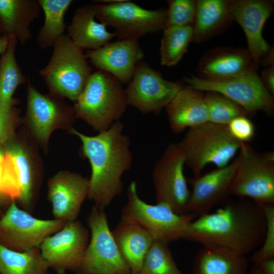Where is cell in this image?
<instances>
[{"label": "cell", "instance_id": "cell-1", "mask_svg": "<svg viewBox=\"0 0 274 274\" xmlns=\"http://www.w3.org/2000/svg\"><path fill=\"white\" fill-rule=\"evenodd\" d=\"M266 230L261 206L249 199L237 198L195 218L184 239L247 255L261 246Z\"/></svg>", "mask_w": 274, "mask_h": 274}, {"label": "cell", "instance_id": "cell-2", "mask_svg": "<svg viewBox=\"0 0 274 274\" xmlns=\"http://www.w3.org/2000/svg\"><path fill=\"white\" fill-rule=\"evenodd\" d=\"M123 130L120 121L95 135H86L73 128L69 130L81 141L82 153L90 164L87 198L101 210L121 194L122 175L132 165L130 140Z\"/></svg>", "mask_w": 274, "mask_h": 274}, {"label": "cell", "instance_id": "cell-3", "mask_svg": "<svg viewBox=\"0 0 274 274\" xmlns=\"http://www.w3.org/2000/svg\"><path fill=\"white\" fill-rule=\"evenodd\" d=\"M74 102L76 118L82 119L98 132L120 121L128 106L122 84L101 70L92 72Z\"/></svg>", "mask_w": 274, "mask_h": 274}, {"label": "cell", "instance_id": "cell-4", "mask_svg": "<svg viewBox=\"0 0 274 274\" xmlns=\"http://www.w3.org/2000/svg\"><path fill=\"white\" fill-rule=\"evenodd\" d=\"M242 143L232 136L227 125L208 122L189 128L177 145L185 165L197 177L209 164L217 168L227 165Z\"/></svg>", "mask_w": 274, "mask_h": 274}, {"label": "cell", "instance_id": "cell-5", "mask_svg": "<svg viewBox=\"0 0 274 274\" xmlns=\"http://www.w3.org/2000/svg\"><path fill=\"white\" fill-rule=\"evenodd\" d=\"M47 64L39 71L49 93L75 102L92 73L83 49L64 34L55 43Z\"/></svg>", "mask_w": 274, "mask_h": 274}, {"label": "cell", "instance_id": "cell-6", "mask_svg": "<svg viewBox=\"0 0 274 274\" xmlns=\"http://www.w3.org/2000/svg\"><path fill=\"white\" fill-rule=\"evenodd\" d=\"M127 196L121 220L140 226L154 240L167 245L184 239L189 225L197 217L192 213L178 214L164 203H147L139 197L135 181L128 186Z\"/></svg>", "mask_w": 274, "mask_h": 274}, {"label": "cell", "instance_id": "cell-7", "mask_svg": "<svg viewBox=\"0 0 274 274\" xmlns=\"http://www.w3.org/2000/svg\"><path fill=\"white\" fill-rule=\"evenodd\" d=\"M229 195L259 204H274V153H260L242 143Z\"/></svg>", "mask_w": 274, "mask_h": 274}, {"label": "cell", "instance_id": "cell-8", "mask_svg": "<svg viewBox=\"0 0 274 274\" xmlns=\"http://www.w3.org/2000/svg\"><path fill=\"white\" fill-rule=\"evenodd\" d=\"M94 4L96 19L115 29L119 40L134 39L163 30L166 9H147L130 1H100Z\"/></svg>", "mask_w": 274, "mask_h": 274}, {"label": "cell", "instance_id": "cell-9", "mask_svg": "<svg viewBox=\"0 0 274 274\" xmlns=\"http://www.w3.org/2000/svg\"><path fill=\"white\" fill-rule=\"evenodd\" d=\"M89 243L76 274H131L110 230L104 210L93 206L87 219Z\"/></svg>", "mask_w": 274, "mask_h": 274}, {"label": "cell", "instance_id": "cell-10", "mask_svg": "<svg viewBox=\"0 0 274 274\" xmlns=\"http://www.w3.org/2000/svg\"><path fill=\"white\" fill-rule=\"evenodd\" d=\"M75 118L73 107L61 97L50 93H41L28 77L24 120L39 144L46 148L52 132L57 129L69 131Z\"/></svg>", "mask_w": 274, "mask_h": 274}, {"label": "cell", "instance_id": "cell-11", "mask_svg": "<svg viewBox=\"0 0 274 274\" xmlns=\"http://www.w3.org/2000/svg\"><path fill=\"white\" fill-rule=\"evenodd\" d=\"M184 80L188 86L200 91H214L231 99L248 114L263 111L271 114L274 109L273 96L264 86L256 68L228 80L209 81L192 75Z\"/></svg>", "mask_w": 274, "mask_h": 274}, {"label": "cell", "instance_id": "cell-12", "mask_svg": "<svg viewBox=\"0 0 274 274\" xmlns=\"http://www.w3.org/2000/svg\"><path fill=\"white\" fill-rule=\"evenodd\" d=\"M65 222L57 219H41L11 202L0 218V244L18 252L40 248L48 236L60 230Z\"/></svg>", "mask_w": 274, "mask_h": 274}, {"label": "cell", "instance_id": "cell-13", "mask_svg": "<svg viewBox=\"0 0 274 274\" xmlns=\"http://www.w3.org/2000/svg\"><path fill=\"white\" fill-rule=\"evenodd\" d=\"M185 165L177 143H170L155 163L152 175L157 203L167 204L180 215L188 213L190 195Z\"/></svg>", "mask_w": 274, "mask_h": 274}, {"label": "cell", "instance_id": "cell-14", "mask_svg": "<svg viewBox=\"0 0 274 274\" xmlns=\"http://www.w3.org/2000/svg\"><path fill=\"white\" fill-rule=\"evenodd\" d=\"M141 61L125 89L128 105L144 114L160 113L182 88Z\"/></svg>", "mask_w": 274, "mask_h": 274}, {"label": "cell", "instance_id": "cell-15", "mask_svg": "<svg viewBox=\"0 0 274 274\" xmlns=\"http://www.w3.org/2000/svg\"><path fill=\"white\" fill-rule=\"evenodd\" d=\"M90 233L77 220L67 222L55 233L46 237L39 249L48 266L57 274L76 272L87 248Z\"/></svg>", "mask_w": 274, "mask_h": 274}, {"label": "cell", "instance_id": "cell-16", "mask_svg": "<svg viewBox=\"0 0 274 274\" xmlns=\"http://www.w3.org/2000/svg\"><path fill=\"white\" fill-rule=\"evenodd\" d=\"M229 9L233 21L242 27L248 48L256 68L270 47L262 36L264 24L273 9L268 0H228Z\"/></svg>", "mask_w": 274, "mask_h": 274}, {"label": "cell", "instance_id": "cell-17", "mask_svg": "<svg viewBox=\"0 0 274 274\" xmlns=\"http://www.w3.org/2000/svg\"><path fill=\"white\" fill-rule=\"evenodd\" d=\"M237 164L236 157L227 165L187 179L191 186L188 213L197 217L212 211L229 195Z\"/></svg>", "mask_w": 274, "mask_h": 274}, {"label": "cell", "instance_id": "cell-18", "mask_svg": "<svg viewBox=\"0 0 274 274\" xmlns=\"http://www.w3.org/2000/svg\"><path fill=\"white\" fill-rule=\"evenodd\" d=\"M47 186V198L54 219L65 222L76 220L87 198L89 179L77 173L61 170L49 179Z\"/></svg>", "mask_w": 274, "mask_h": 274}, {"label": "cell", "instance_id": "cell-19", "mask_svg": "<svg viewBox=\"0 0 274 274\" xmlns=\"http://www.w3.org/2000/svg\"><path fill=\"white\" fill-rule=\"evenodd\" d=\"M85 56L97 70L112 75L121 84H128L144 54L138 40H119L94 50Z\"/></svg>", "mask_w": 274, "mask_h": 274}, {"label": "cell", "instance_id": "cell-20", "mask_svg": "<svg viewBox=\"0 0 274 274\" xmlns=\"http://www.w3.org/2000/svg\"><path fill=\"white\" fill-rule=\"evenodd\" d=\"M254 68L247 49L219 46L207 51L202 56L198 63L197 77L209 81H223L242 75Z\"/></svg>", "mask_w": 274, "mask_h": 274}, {"label": "cell", "instance_id": "cell-21", "mask_svg": "<svg viewBox=\"0 0 274 274\" xmlns=\"http://www.w3.org/2000/svg\"><path fill=\"white\" fill-rule=\"evenodd\" d=\"M165 108L175 133L209 122L204 94L188 86L182 87Z\"/></svg>", "mask_w": 274, "mask_h": 274}, {"label": "cell", "instance_id": "cell-22", "mask_svg": "<svg viewBox=\"0 0 274 274\" xmlns=\"http://www.w3.org/2000/svg\"><path fill=\"white\" fill-rule=\"evenodd\" d=\"M15 136L4 147L11 155L15 165L20 192L18 201L24 210L28 212L39 186V166L29 146Z\"/></svg>", "mask_w": 274, "mask_h": 274}, {"label": "cell", "instance_id": "cell-23", "mask_svg": "<svg viewBox=\"0 0 274 274\" xmlns=\"http://www.w3.org/2000/svg\"><path fill=\"white\" fill-rule=\"evenodd\" d=\"M42 11L39 0H0V23L2 33L14 36L24 46L32 38L29 28Z\"/></svg>", "mask_w": 274, "mask_h": 274}, {"label": "cell", "instance_id": "cell-24", "mask_svg": "<svg viewBox=\"0 0 274 274\" xmlns=\"http://www.w3.org/2000/svg\"><path fill=\"white\" fill-rule=\"evenodd\" d=\"M94 5H87L77 8L71 23L66 26L67 35L78 46L88 50H97L116 37L104 24L97 22Z\"/></svg>", "mask_w": 274, "mask_h": 274}, {"label": "cell", "instance_id": "cell-25", "mask_svg": "<svg viewBox=\"0 0 274 274\" xmlns=\"http://www.w3.org/2000/svg\"><path fill=\"white\" fill-rule=\"evenodd\" d=\"M112 233L131 274L140 273L145 256L154 241L153 238L140 226L122 220Z\"/></svg>", "mask_w": 274, "mask_h": 274}, {"label": "cell", "instance_id": "cell-26", "mask_svg": "<svg viewBox=\"0 0 274 274\" xmlns=\"http://www.w3.org/2000/svg\"><path fill=\"white\" fill-rule=\"evenodd\" d=\"M246 255L227 249L202 246L196 254L191 274H249Z\"/></svg>", "mask_w": 274, "mask_h": 274}, {"label": "cell", "instance_id": "cell-27", "mask_svg": "<svg viewBox=\"0 0 274 274\" xmlns=\"http://www.w3.org/2000/svg\"><path fill=\"white\" fill-rule=\"evenodd\" d=\"M233 21L228 0H197L192 42L200 43L225 30Z\"/></svg>", "mask_w": 274, "mask_h": 274}, {"label": "cell", "instance_id": "cell-28", "mask_svg": "<svg viewBox=\"0 0 274 274\" xmlns=\"http://www.w3.org/2000/svg\"><path fill=\"white\" fill-rule=\"evenodd\" d=\"M9 37V43L5 52L0 58V101L4 105L13 107L18 100L13 97L16 89L27 83L28 78L18 65L15 50L18 41L14 36Z\"/></svg>", "mask_w": 274, "mask_h": 274}, {"label": "cell", "instance_id": "cell-29", "mask_svg": "<svg viewBox=\"0 0 274 274\" xmlns=\"http://www.w3.org/2000/svg\"><path fill=\"white\" fill-rule=\"evenodd\" d=\"M45 15L43 25L40 29L37 43L42 49L53 47L56 41L63 35L66 26L64 16L72 0H39Z\"/></svg>", "mask_w": 274, "mask_h": 274}, {"label": "cell", "instance_id": "cell-30", "mask_svg": "<svg viewBox=\"0 0 274 274\" xmlns=\"http://www.w3.org/2000/svg\"><path fill=\"white\" fill-rule=\"evenodd\" d=\"M48 269L39 248L18 252L0 244V274H47Z\"/></svg>", "mask_w": 274, "mask_h": 274}, {"label": "cell", "instance_id": "cell-31", "mask_svg": "<svg viewBox=\"0 0 274 274\" xmlns=\"http://www.w3.org/2000/svg\"><path fill=\"white\" fill-rule=\"evenodd\" d=\"M163 30L159 51L161 64L173 66L182 59L192 42V26H169Z\"/></svg>", "mask_w": 274, "mask_h": 274}, {"label": "cell", "instance_id": "cell-32", "mask_svg": "<svg viewBox=\"0 0 274 274\" xmlns=\"http://www.w3.org/2000/svg\"><path fill=\"white\" fill-rule=\"evenodd\" d=\"M141 274H183L168 245L154 240L144 259Z\"/></svg>", "mask_w": 274, "mask_h": 274}, {"label": "cell", "instance_id": "cell-33", "mask_svg": "<svg viewBox=\"0 0 274 274\" xmlns=\"http://www.w3.org/2000/svg\"><path fill=\"white\" fill-rule=\"evenodd\" d=\"M204 96L209 122L227 125L235 118L248 114L239 105L219 93L208 91Z\"/></svg>", "mask_w": 274, "mask_h": 274}, {"label": "cell", "instance_id": "cell-34", "mask_svg": "<svg viewBox=\"0 0 274 274\" xmlns=\"http://www.w3.org/2000/svg\"><path fill=\"white\" fill-rule=\"evenodd\" d=\"M20 188L12 158L0 146V204L18 200Z\"/></svg>", "mask_w": 274, "mask_h": 274}, {"label": "cell", "instance_id": "cell-35", "mask_svg": "<svg viewBox=\"0 0 274 274\" xmlns=\"http://www.w3.org/2000/svg\"><path fill=\"white\" fill-rule=\"evenodd\" d=\"M165 28L169 26H192L195 15L196 1H167Z\"/></svg>", "mask_w": 274, "mask_h": 274}, {"label": "cell", "instance_id": "cell-36", "mask_svg": "<svg viewBox=\"0 0 274 274\" xmlns=\"http://www.w3.org/2000/svg\"><path fill=\"white\" fill-rule=\"evenodd\" d=\"M264 213L266 230L263 242L251 257L253 264L274 258V204H260Z\"/></svg>", "mask_w": 274, "mask_h": 274}, {"label": "cell", "instance_id": "cell-37", "mask_svg": "<svg viewBox=\"0 0 274 274\" xmlns=\"http://www.w3.org/2000/svg\"><path fill=\"white\" fill-rule=\"evenodd\" d=\"M21 121L19 111L0 101V146H4L15 136V130Z\"/></svg>", "mask_w": 274, "mask_h": 274}, {"label": "cell", "instance_id": "cell-38", "mask_svg": "<svg viewBox=\"0 0 274 274\" xmlns=\"http://www.w3.org/2000/svg\"><path fill=\"white\" fill-rule=\"evenodd\" d=\"M227 126L230 134L239 142L247 143L255 135V126L247 116L235 118Z\"/></svg>", "mask_w": 274, "mask_h": 274}, {"label": "cell", "instance_id": "cell-39", "mask_svg": "<svg viewBox=\"0 0 274 274\" xmlns=\"http://www.w3.org/2000/svg\"><path fill=\"white\" fill-rule=\"evenodd\" d=\"M261 80L267 91L273 96L274 94V65L267 66L262 71Z\"/></svg>", "mask_w": 274, "mask_h": 274}, {"label": "cell", "instance_id": "cell-40", "mask_svg": "<svg viewBox=\"0 0 274 274\" xmlns=\"http://www.w3.org/2000/svg\"><path fill=\"white\" fill-rule=\"evenodd\" d=\"M258 265L260 274H274V258L264 261Z\"/></svg>", "mask_w": 274, "mask_h": 274}, {"label": "cell", "instance_id": "cell-41", "mask_svg": "<svg viewBox=\"0 0 274 274\" xmlns=\"http://www.w3.org/2000/svg\"><path fill=\"white\" fill-rule=\"evenodd\" d=\"M273 47H272L270 48L269 51L261 59L260 65L267 66L273 64Z\"/></svg>", "mask_w": 274, "mask_h": 274}, {"label": "cell", "instance_id": "cell-42", "mask_svg": "<svg viewBox=\"0 0 274 274\" xmlns=\"http://www.w3.org/2000/svg\"><path fill=\"white\" fill-rule=\"evenodd\" d=\"M9 43V37L2 33L0 35V55H2L6 51Z\"/></svg>", "mask_w": 274, "mask_h": 274}, {"label": "cell", "instance_id": "cell-43", "mask_svg": "<svg viewBox=\"0 0 274 274\" xmlns=\"http://www.w3.org/2000/svg\"><path fill=\"white\" fill-rule=\"evenodd\" d=\"M249 274H260V268L258 265L253 264L249 270Z\"/></svg>", "mask_w": 274, "mask_h": 274}, {"label": "cell", "instance_id": "cell-44", "mask_svg": "<svg viewBox=\"0 0 274 274\" xmlns=\"http://www.w3.org/2000/svg\"><path fill=\"white\" fill-rule=\"evenodd\" d=\"M1 33H2V25L0 23V34Z\"/></svg>", "mask_w": 274, "mask_h": 274}, {"label": "cell", "instance_id": "cell-45", "mask_svg": "<svg viewBox=\"0 0 274 274\" xmlns=\"http://www.w3.org/2000/svg\"><path fill=\"white\" fill-rule=\"evenodd\" d=\"M137 274H141V273L140 272V273H137Z\"/></svg>", "mask_w": 274, "mask_h": 274}, {"label": "cell", "instance_id": "cell-46", "mask_svg": "<svg viewBox=\"0 0 274 274\" xmlns=\"http://www.w3.org/2000/svg\"><path fill=\"white\" fill-rule=\"evenodd\" d=\"M47 274H50V273H48Z\"/></svg>", "mask_w": 274, "mask_h": 274}]
</instances>
